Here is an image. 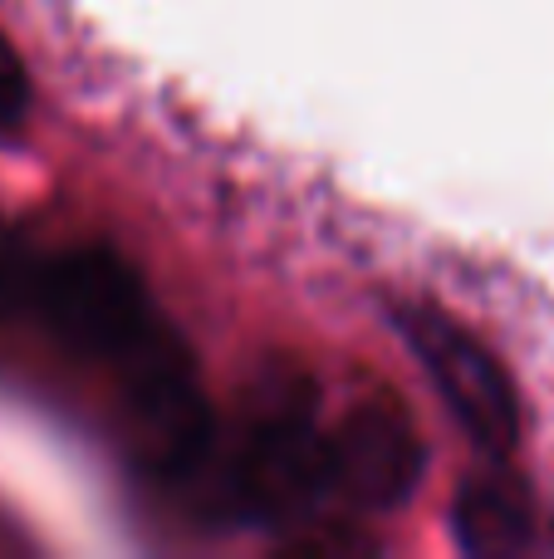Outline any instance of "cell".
Masks as SVG:
<instances>
[{"instance_id": "cell-2", "label": "cell", "mask_w": 554, "mask_h": 559, "mask_svg": "<svg viewBox=\"0 0 554 559\" xmlns=\"http://www.w3.org/2000/svg\"><path fill=\"white\" fill-rule=\"evenodd\" d=\"M216 506L245 525H294L334 496L329 427L314 413V393L300 378H275L270 393L245 413L226 447L212 442L202 462Z\"/></svg>"}, {"instance_id": "cell-3", "label": "cell", "mask_w": 554, "mask_h": 559, "mask_svg": "<svg viewBox=\"0 0 554 559\" xmlns=\"http://www.w3.org/2000/svg\"><path fill=\"white\" fill-rule=\"evenodd\" d=\"M402 338L412 344L422 373L432 378L437 397L447 403L451 423L471 437L486 456H506L520 437V403L506 368L496 364L481 338H471L457 319L437 309H402L398 314Z\"/></svg>"}, {"instance_id": "cell-6", "label": "cell", "mask_w": 554, "mask_h": 559, "mask_svg": "<svg viewBox=\"0 0 554 559\" xmlns=\"http://www.w3.org/2000/svg\"><path fill=\"white\" fill-rule=\"evenodd\" d=\"M25 108H29V69L15 55V45L0 35V128L20 123Z\"/></svg>"}, {"instance_id": "cell-5", "label": "cell", "mask_w": 554, "mask_h": 559, "mask_svg": "<svg viewBox=\"0 0 554 559\" xmlns=\"http://www.w3.org/2000/svg\"><path fill=\"white\" fill-rule=\"evenodd\" d=\"M451 531L471 555H516L530 545V506L501 476L467 481L451 506Z\"/></svg>"}, {"instance_id": "cell-4", "label": "cell", "mask_w": 554, "mask_h": 559, "mask_svg": "<svg viewBox=\"0 0 554 559\" xmlns=\"http://www.w3.org/2000/svg\"><path fill=\"white\" fill-rule=\"evenodd\" d=\"M334 496L359 511H398L422 481V437L412 417L388 397L353 403L329 427Z\"/></svg>"}, {"instance_id": "cell-1", "label": "cell", "mask_w": 554, "mask_h": 559, "mask_svg": "<svg viewBox=\"0 0 554 559\" xmlns=\"http://www.w3.org/2000/svg\"><path fill=\"white\" fill-rule=\"evenodd\" d=\"M0 314L29 319L74 358L118 378L153 462L196 476L216 442L192 354L128 261L104 246L79 251H0Z\"/></svg>"}]
</instances>
